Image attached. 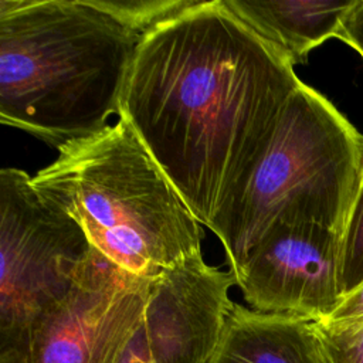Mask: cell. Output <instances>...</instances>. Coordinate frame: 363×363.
<instances>
[{
	"label": "cell",
	"mask_w": 363,
	"mask_h": 363,
	"mask_svg": "<svg viewBox=\"0 0 363 363\" xmlns=\"http://www.w3.org/2000/svg\"><path fill=\"white\" fill-rule=\"evenodd\" d=\"M233 272L201 252L150 279L142 333L152 363H208L234 306Z\"/></svg>",
	"instance_id": "cell-8"
},
{
	"label": "cell",
	"mask_w": 363,
	"mask_h": 363,
	"mask_svg": "<svg viewBox=\"0 0 363 363\" xmlns=\"http://www.w3.org/2000/svg\"><path fill=\"white\" fill-rule=\"evenodd\" d=\"M208 363L329 362L315 320L234 303Z\"/></svg>",
	"instance_id": "cell-9"
},
{
	"label": "cell",
	"mask_w": 363,
	"mask_h": 363,
	"mask_svg": "<svg viewBox=\"0 0 363 363\" xmlns=\"http://www.w3.org/2000/svg\"><path fill=\"white\" fill-rule=\"evenodd\" d=\"M342 281L345 296L363 284V182L343 237Z\"/></svg>",
	"instance_id": "cell-12"
},
{
	"label": "cell",
	"mask_w": 363,
	"mask_h": 363,
	"mask_svg": "<svg viewBox=\"0 0 363 363\" xmlns=\"http://www.w3.org/2000/svg\"><path fill=\"white\" fill-rule=\"evenodd\" d=\"M119 363H152L146 350V345L142 333V325L136 332L135 337L132 339V342L129 343L126 352L121 357Z\"/></svg>",
	"instance_id": "cell-16"
},
{
	"label": "cell",
	"mask_w": 363,
	"mask_h": 363,
	"mask_svg": "<svg viewBox=\"0 0 363 363\" xmlns=\"http://www.w3.org/2000/svg\"><path fill=\"white\" fill-rule=\"evenodd\" d=\"M150 279L92 248L69 294L0 349V363H119L142 325Z\"/></svg>",
	"instance_id": "cell-6"
},
{
	"label": "cell",
	"mask_w": 363,
	"mask_h": 363,
	"mask_svg": "<svg viewBox=\"0 0 363 363\" xmlns=\"http://www.w3.org/2000/svg\"><path fill=\"white\" fill-rule=\"evenodd\" d=\"M363 320V284L347 294L330 316L318 322L354 323Z\"/></svg>",
	"instance_id": "cell-15"
},
{
	"label": "cell",
	"mask_w": 363,
	"mask_h": 363,
	"mask_svg": "<svg viewBox=\"0 0 363 363\" xmlns=\"http://www.w3.org/2000/svg\"><path fill=\"white\" fill-rule=\"evenodd\" d=\"M82 228L43 199L24 170L0 172V349L72 289L91 252Z\"/></svg>",
	"instance_id": "cell-5"
},
{
	"label": "cell",
	"mask_w": 363,
	"mask_h": 363,
	"mask_svg": "<svg viewBox=\"0 0 363 363\" xmlns=\"http://www.w3.org/2000/svg\"><path fill=\"white\" fill-rule=\"evenodd\" d=\"M299 84L221 0H199L142 37L118 116L210 227L247 184Z\"/></svg>",
	"instance_id": "cell-1"
},
{
	"label": "cell",
	"mask_w": 363,
	"mask_h": 363,
	"mask_svg": "<svg viewBox=\"0 0 363 363\" xmlns=\"http://www.w3.org/2000/svg\"><path fill=\"white\" fill-rule=\"evenodd\" d=\"M337 38L357 51L363 60V0H353L343 16Z\"/></svg>",
	"instance_id": "cell-14"
},
{
	"label": "cell",
	"mask_w": 363,
	"mask_h": 363,
	"mask_svg": "<svg viewBox=\"0 0 363 363\" xmlns=\"http://www.w3.org/2000/svg\"><path fill=\"white\" fill-rule=\"evenodd\" d=\"M363 182V135L318 91L301 82L272 140L238 196L208 227L231 272L279 227L315 225L342 240Z\"/></svg>",
	"instance_id": "cell-4"
},
{
	"label": "cell",
	"mask_w": 363,
	"mask_h": 363,
	"mask_svg": "<svg viewBox=\"0 0 363 363\" xmlns=\"http://www.w3.org/2000/svg\"><path fill=\"white\" fill-rule=\"evenodd\" d=\"M140 37L162 23L184 13L199 0H92Z\"/></svg>",
	"instance_id": "cell-11"
},
{
	"label": "cell",
	"mask_w": 363,
	"mask_h": 363,
	"mask_svg": "<svg viewBox=\"0 0 363 363\" xmlns=\"http://www.w3.org/2000/svg\"><path fill=\"white\" fill-rule=\"evenodd\" d=\"M142 37L92 0H0V119L54 147L119 115Z\"/></svg>",
	"instance_id": "cell-2"
},
{
	"label": "cell",
	"mask_w": 363,
	"mask_h": 363,
	"mask_svg": "<svg viewBox=\"0 0 363 363\" xmlns=\"http://www.w3.org/2000/svg\"><path fill=\"white\" fill-rule=\"evenodd\" d=\"M343 240L315 225L279 227L233 275L251 309L326 319L345 298Z\"/></svg>",
	"instance_id": "cell-7"
},
{
	"label": "cell",
	"mask_w": 363,
	"mask_h": 363,
	"mask_svg": "<svg viewBox=\"0 0 363 363\" xmlns=\"http://www.w3.org/2000/svg\"><path fill=\"white\" fill-rule=\"evenodd\" d=\"M329 363H363V320L316 322Z\"/></svg>",
	"instance_id": "cell-13"
},
{
	"label": "cell",
	"mask_w": 363,
	"mask_h": 363,
	"mask_svg": "<svg viewBox=\"0 0 363 363\" xmlns=\"http://www.w3.org/2000/svg\"><path fill=\"white\" fill-rule=\"evenodd\" d=\"M31 184L132 275L150 279L201 252L200 223L123 118L60 146Z\"/></svg>",
	"instance_id": "cell-3"
},
{
	"label": "cell",
	"mask_w": 363,
	"mask_h": 363,
	"mask_svg": "<svg viewBox=\"0 0 363 363\" xmlns=\"http://www.w3.org/2000/svg\"><path fill=\"white\" fill-rule=\"evenodd\" d=\"M223 6L279 51L294 67L329 38H337L353 0H221Z\"/></svg>",
	"instance_id": "cell-10"
}]
</instances>
